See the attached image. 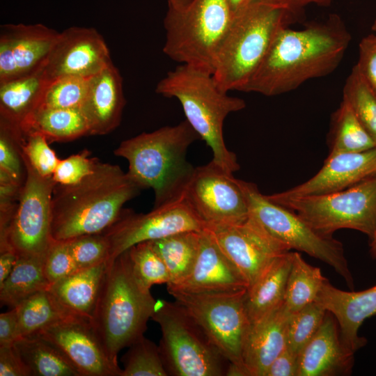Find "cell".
<instances>
[{
	"instance_id": "816d5d0a",
	"label": "cell",
	"mask_w": 376,
	"mask_h": 376,
	"mask_svg": "<svg viewBox=\"0 0 376 376\" xmlns=\"http://www.w3.org/2000/svg\"><path fill=\"white\" fill-rule=\"evenodd\" d=\"M228 4L234 15L237 14L244 10L249 5L253 3L256 0H226Z\"/></svg>"
},
{
	"instance_id": "7402d4cb",
	"label": "cell",
	"mask_w": 376,
	"mask_h": 376,
	"mask_svg": "<svg viewBox=\"0 0 376 376\" xmlns=\"http://www.w3.org/2000/svg\"><path fill=\"white\" fill-rule=\"evenodd\" d=\"M315 301L336 319L344 344L355 352L367 340L359 336L364 320L376 314V285L361 291H344L332 285L328 279L323 283Z\"/></svg>"
},
{
	"instance_id": "3957f363",
	"label": "cell",
	"mask_w": 376,
	"mask_h": 376,
	"mask_svg": "<svg viewBox=\"0 0 376 376\" xmlns=\"http://www.w3.org/2000/svg\"><path fill=\"white\" fill-rule=\"evenodd\" d=\"M198 139L199 135L185 120L127 139L113 153L127 160V173L141 189H152L157 207L184 193L195 169L187 160V152Z\"/></svg>"
},
{
	"instance_id": "f546056e",
	"label": "cell",
	"mask_w": 376,
	"mask_h": 376,
	"mask_svg": "<svg viewBox=\"0 0 376 376\" xmlns=\"http://www.w3.org/2000/svg\"><path fill=\"white\" fill-rule=\"evenodd\" d=\"M44 258L18 257L13 271L0 285L1 305L15 308L35 293L50 288L44 271Z\"/></svg>"
},
{
	"instance_id": "7dc6e473",
	"label": "cell",
	"mask_w": 376,
	"mask_h": 376,
	"mask_svg": "<svg viewBox=\"0 0 376 376\" xmlns=\"http://www.w3.org/2000/svg\"><path fill=\"white\" fill-rule=\"evenodd\" d=\"M298 356L287 347L275 358L265 376H297Z\"/></svg>"
},
{
	"instance_id": "d4e9b609",
	"label": "cell",
	"mask_w": 376,
	"mask_h": 376,
	"mask_svg": "<svg viewBox=\"0 0 376 376\" xmlns=\"http://www.w3.org/2000/svg\"><path fill=\"white\" fill-rule=\"evenodd\" d=\"M108 262L80 269L52 284L49 290L58 301L73 314L91 320Z\"/></svg>"
},
{
	"instance_id": "11a10c76",
	"label": "cell",
	"mask_w": 376,
	"mask_h": 376,
	"mask_svg": "<svg viewBox=\"0 0 376 376\" xmlns=\"http://www.w3.org/2000/svg\"><path fill=\"white\" fill-rule=\"evenodd\" d=\"M372 29H373L375 32H376V17H375V20H374V22H373V25H372Z\"/></svg>"
},
{
	"instance_id": "277c9868",
	"label": "cell",
	"mask_w": 376,
	"mask_h": 376,
	"mask_svg": "<svg viewBox=\"0 0 376 376\" xmlns=\"http://www.w3.org/2000/svg\"><path fill=\"white\" fill-rule=\"evenodd\" d=\"M155 91L180 102L187 121L212 150L214 163L233 174L240 169L236 155L225 143L223 126L228 114L245 108L244 100L222 91L212 72L187 64L169 71Z\"/></svg>"
},
{
	"instance_id": "4316f807",
	"label": "cell",
	"mask_w": 376,
	"mask_h": 376,
	"mask_svg": "<svg viewBox=\"0 0 376 376\" xmlns=\"http://www.w3.org/2000/svg\"><path fill=\"white\" fill-rule=\"evenodd\" d=\"M292 252L278 258L246 291L245 309L251 323L255 322L283 303Z\"/></svg>"
},
{
	"instance_id": "9a60e30c",
	"label": "cell",
	"mask_w": 376,
	"mask_h": 376,
	"mask_svg": "<svg viewBox=\"0 0 376 376\" xmlns=\"http://www.w3.org/2000/svg\"><path fill=\"white\" fill-rule=\"evenodd\" d=\"M207 229L243 276L248 288L276 258L290 251L250 217L241 224Z\"/></svg>"
},
{
	"instance_id": "2e32d148",
	"label": "cell",
	"mask_w": 376,
	"mask_h": 376,
	"mask_svg": "<svg viewBox=\"0 0 376 376\" xmlns=\"http://www.w3.org/2000/svg\"><path fill=\"white\" fill-rule=\"evenodd\" d=\"M111 63L108 46L96 29L71 26L59 32L43 71L48 81L63 76L91 77Z\"/></svg>"
},
{
	"instance_id": "f1b7e54d",
	"label": "cell",
	"mask_w": 376,
	"mask_h": 376,
	"mask_svg": "<svg viewBox=\"0 0 376 376\" xmlns=\"http://www.w3.org/2000/svg\"><path fill=\"white\" fill-rule=\"evenodd\" d=\"M14 346L31 376H82L59 348L38 334L19 338Z\"/></svg>"
},
{
	"instance_id": "ee69618b",
	"label": "cell",
	"mask_w": 376,
	"mask_h": 376,
	"mask_svg": "<svg viewBox=\"0 0 376 376\" xmlns=\"http://www.w3.org/2000/svg\"><path fill=\"white\" fill-rule=\"evenodd\" d=\"M89 156L90 152L84 150L78 154L60 159L52 175L56 184L74 185L92 173L98 160Z\"/></svg>"
},
{
	"instance_id": "44dd1931",
	"label": "cell",
	"mask_w": 376,
	"mask_h": 376,
	"mask_svg": "<svg viewBox=\"0 0 376 376\" xmlns=\"http://www.w3.org/2000/svg\"><path fill=\"white\" fill-rule=\"evenodd\" d=\"M354 354L343 342L336 319L327 311L321 326L298 355L297 376L350 375Z\"/></svg>"
},
{
	"instance_id": "e575fe53",
	"label": "cell",
	"mask_w": 376,
	"mask_h": 376,
	"mask_svg": "<svg viewBox=\"0 0 376 376\" xmlns=\"http://www.w3.org/2000/svg\"><path fill=\"white\" fill-rule=\"evenodd\" d=\"M343 100L376 143V95L355 65L347 77Z\"/></svg>"
},
{
	"instance_id": "9c48e42d",
	"label": "cell",
	"mask_w": 376,
	"mask_h": 376,
	"mask_svg": "<svg viewBox=\"0 0 376 376\" xmlns=\"http://www.w3.org/2000/svg\"><path fill=\"white\" fill-rule=\"evenodd\" d=\"M249 217L288 249L302 251L331 266L354 289V281L342 243L315 230L293 211L274 203L255 183L239 180Z\"/></svg>"
},
{
	"instance_id": "30bf717a",
	"label": "cell",
	"mask_w": 376,
	"mask_h": 376,
	"mask_svg": "<svg viewBox=\"0 0 376 376\" xmlns=\"http://www.w3.org/2000/svg\"><path fill=\"white\" fill-rule=\"evenodd\" d=\"M272 201L297 214L315 230L327 235L353 229L370 239L376 231V173L345 189L319 196L279 198Z\"/></svg>"
},
{
	"instance_id": "60d3db41",
	"label": "cell",
	"mask_w": 376,
	"mask_h": 376,
	"mask_svg": "<svg viewBox=\"0 0 376 376\" xmlns=\"http://www.w3.org/2000/svg\"><path fill=\"white\" fill-rule=\"evenodd\" d=\"M23 157L43 177H52L60 160L47 139L38 133H23L20 140Z\"/></svg>"
},
{
	"instance_id": "52a82bcc",
	"label": "cell",
	"mask_w": 376,
	"mask_h": 376,
	"mask_svg": "<svg viewBox=\"0 0 376 376\" xmlns=\"http://www.w3.org/2000/svg\"><path fill=\"white\" fill-rule=\"evenodd\" d=\"M226 0H192L169 7L164 53L171 59L213 72L220 46L234 19Z\"/></svg>"
},
{
	"instance_id": "4dcf8cb0",
	"label": "cell",
	"mask_w": 376,
	"mask_h": 376,
	"mask_svg": "<svg viewBox=\"0 0 376 376\" xmlns=\"http://www.w3.org/2000/svg\"><path fill=\"white\" fill-rule=\"evenodd\" d=\"M15 308L19 338L36 334L58 322L79 317L63 306L49 288L35 293Z\"/></svg>"
},
{
	"instance_id": "f35d334b",
	"label": "cell",
	"mask_w": 376,
	"mask_h": 376,
	"mask_svg": "<svg viewBox=\"0 0 376 376\" xmlns=\"http://www.w3.org/2000/svg\"><path fill=\"white\" fill-rule=\"evenodd\" d=\"M134 274L146 288L156 284H168L170 276L162 258L151 241L137 244L127 250Z\"/></svg>"
},
{
	"instance_id": "603a6c76",
	"label": "cell",
	"mask_w": 376,
	"mask_h": 376,
	"mask_svg": "<svg viewBox=\"0 0 376 376\" xmlns=\"http://www.w3.org/2000/svg\"><path fill=\"white\" fill-rule=\"evenodd\" d=\"M125 99L123 79L111 63L90 77L88 92L80 110L86 118L89 135H104L120 123Z\"/></svg>"
},
{
	"instance_id": "484cf974",
	"label": "cell",
	"mask_w": 376,
	"mask_h": 376,
	"mask_svg": "<svg viewBox=\"0 0 376 376\" xmlns=\"http://www.w3.org/2000/svg\"><path fill=\"white\" fill-rule=\"evenodd\" d=\"M48 81L42 68L0 83V119L21 127L39 107Z\"/></svg>"
},
{
	"instance_id": "7bdbcfd3",
	"label": "cell",
	"mask_w": 376,
	"mask_h": 376,
	"mask_svg": "<svg viewBox=\"0 0 376 376\" xmlns=\"http://www.w3.org/2000/svg\"><path fill=\"white\" fill-rule=\"evenodd\" d=\"M79 269L67 242L52 240L44 258V271L50 285Z\"/></svg>"
},
{
	"instance_id": "5bb4252c",
	"label": "cell",
	"mask_w": 376,
	"mask_h": 376,
	"mask_svg": "<svg viewBox=\"0 0 376 376\" xmlns=\"http://www.w3.org/2000/svg\"><path fill=\"white\" fill-rule=\"evenodd\" d=\"M185 196L207 228L241 224L249 217L239 179L212 160L195 167Z\"/></svg>"
},
{
	"instance_id": "5b68a950",
	"label": "cell",
	"mask_w": 376,
	"mask_h": 376,
	"mask_svg": "<svg viewBox=\"0 0 376 376\" xmlns=\"http://www.w3.org/2000/svg\"><path fill=\"white\" fill-rule=\"evenodd\" d=\"M156 301L135 276L127 251L108 263L90 322L111 361L118 364V352L143 336Z\"/></svg>"
},
{
	"instance_id": "b9f144b4",
	"label": "cell",
	"mask_w": 376,
	"mask_h": 376,
	"mask_svg": "<svg viewBox=\"0 0 376 376\" xmlns=\"http://www.w3.org/2000/svg\"><path fill=\"white\" fill-rule=\"evenodd\" d=\"M65 242L79 269L108 262L109 244L103 233L84 235Z\"/></svg>"
},
{
	"instance_id": "7a4b0ae2",
	"label": "cell",
	"mask_w": 376,
	"mask_h": 376,
	"mask_svg": "<svg viewBox=\"0 0 376 376\" xmlns=\"http://www.w3.org/2000/svg\"><path fill=\"white\" fill-rule=\"evenodd\" d=\"M141 190L119 166L99 161L79 182L56 184L51 203L52 240L65 242L104 232Z\"/></svg>"
},
{
	"instance_id": "1f68e13d",
	"label": "cell",
	"mask_w": 376,
	"mask_h": 376,
	"mask_svg": "<svg viewBox=\"0 0 376 376\" xmlns=\"http://www.w3.org/2000/svg\"><path fill=\"white\" fill-rule=\"evenodd\" d=\"M202 231H185L151 241L169 271L170 282L166 285L178 283L191 272L198 253Z\"/></svg>"
},
{
	"instance_id": "4fadbf2b",
	"label": "cell",
	"mask_w": 376,
	"mask_h": 376,
	"mask_svg": "<svg viewBox=\"0 0 376 376\" xmlns=\"http://www.w3.org/2000/svg\"><path fill=\"white\" fill-rule=\"evenodd\" d=\"M206 228L188 203L185 191L180 197L153 207L148 213L123 209L117 221L102 232L109 244L108 263L137 244Z\"/></svg>"
},
{
	"instance_id": "ba28073f",
	"label": "cell",
	"mask_w": 376,
	"mask_h": 376,
	"mask_svg": "<svg viewBox=\"0 0 376 376\" xmlns=\"http://www.w3.org/2000/svg\"><path fill=\"white\" fill-rule=\"evenodd\" d=\"M151 319L161 328L159 348L169 375H226L229 362L180 304L157 300Z\"/></svg>"
},
{
	"instance_id": "f907efd6",
	"label": "cell",
	"mask_w": 376,
	"mask_h": 376,
	"mask_svg": "<svg viewBox=\"0 0 376 376\" xmlns=\"http://www.w3.org/2000/svg\"><path fill=\"white\" fill-rule=\"evenodd\" d=\"M18 257L15 253L10 250L0 251V285L13 271Z\"/></svg>"
},
{
	"instance_id": "ac0fdd59",
	"label": "cell",
	"mask_w": 376,
	"mask_h": 376,
	"mask_svg": "<svg viewBox=\"0 0 376 376\" xmlns=\"http://www.w3.org/2000/svg\"><path fill=\"white\" fill-rule=\"evenodd\" d=\"M59 348L82 376H120L122 369L106 354L90 320L80 317L64 320L36 334Z\"/></svg>"
},
{
	"instance_id": "d6986e66",
	"label": "cell",
	"mask_w": 376,
	"mask_h": 376,
	"mask_svg": "<svg viewBox=\"0 0 376 376\" xmlns=\"http://www.w3.org/2000/svg\"><path fill=\"white\" fill-rule=\"evenodd\" d=\"M166 286L167 290L193 293L231 292L248 288L207 228L201 232L198 253L189 274L178 283Z\"/></svg>"
},
{
	"instance_id": "f6af8a7d",
	"label": "cell",
	"mask_w": 376,
	"mask_h": 376,
	"mask_svg": "<svg viewBox=\"0 0 376 376\" xmlns=\"http://www.w3.org/2000/svg\"><path fill=\"white\" fill-rule=\"evenodd\" d=\"M359 60L356 65L376 95V34L363 37L359 42Z\"/></svg>"
},
{
	"instance_id": "8992f818",
	"label": "cell",
	"mask_w": 376,
	"mask_h": 376,
	"mask_svg": "<svg viewBox=\"0 0 376 376\" xmlns=\"http://www.w3.org/2000/svg\"><path fill=\"white\" fill-rule=\"evenodd\" d=\"M290 22L284 10L258 1L237 14L215 59L212 75L218 86L242 91Z\"/></svg>"
},
{
	"instance_id": "d6a6232c",
	"label": "cell",
	"mask_w": 376,
	"mask_h": 376,
	"mask_svg": "<svg viewBox=\"0 0 376 376\" xmlns=\"http://www.w3.org/2000/svg\"><path fill=\"white\" fill-rule=\"evenodd\" d=\"M329 154L361 152L376 148V143L343 100L334 111L329 134Z\"/></svg>"
},
{
	"instance_id": "6da1fadb",
	"label": "cell",
	"mask_w": 376,
	"mask_h": 376,
	"mask_svg": "<svg viewBox=\"0 0 376 376\" xmlns=\"http://www.w3.org/2000/svg\"><path fill=\"white\" fill-rule=\"evenodd\" d=\"M351 40L350 31L336 14L302 29L285 26L242 91L274 96L293 91L309 79L328 75L340 65Z\"/></svg>"
},
{
	"instance_id": "836d02e7",
	"label": "cell",
	"mask_w": 376,
	"mask_h": 376,
	"mask_svg": "<svg viewBox=\"0 0 376 376\" xmlns=\"http://www.w3.org/2000/svg\"><path fill=\"white\" fill-rule=\"evenodd\" d=\"M327 279L320 268L306 263L298 252H292L283 299L288 311L293 313L315 301Z\"/></svg>"
},
{
	"instance_id": "681fc988",
	"label": "cell",
	"mask_w": 376,
	"mask_h": 376,
	"mask_svg": "<svg viewBox=\"0 0 376 376\" xmlns=\"http://www.w3.org/2000/svg\"><path fill=\"white\" fill-rule=\"evenodd\" d=\"M19 338L16 308L0 315V346L13 345Z\"/></svg>"
},
{
	"instance_id": "74e56055",
	"label": "cell",
	"mask_w": 376,
	"mask_h": 376,
	"mask_svg": "<svg viewBox=\"0 0 376 376\" xmlns=\"http://www.w3.org/2000/svg\"><path fill=\"white\" fill-rule=\"evenodd\" d=\"M326 313L323 306L313 301L291 313L287 324L286 347L298 356L321 326Z\"/></svg>"
},
{
	"instance_id": "7c38bea8",
	"label": "cell",
	"mask_w": 376,
	"mask_h": 376,
	"mask_svg": "<svg viewBox=\"0 0 376 376\" xmlns=\"http://www.w3.org/2000/svg\"><path fill=\"white\" fill-rule=\"evenodd\" d=\"M22 157L26 178L13 217L0 234V251L10 250L18 256L45 257L52 242L51 203L56 182L52 177L40 175Z\"/></svg>"
},
{
	"instance_id": "cb8c5ba5",
	"label": "cell",
	"mask_w": 376,
	"mask_h": 376,
	"mask_svg": "<svg viewBox=\"0 0 376 376\" xmlns=\"http://www.w3.org/2000/svg\"><path fill=\"white\" fill-rule=\"evenodd\" d=\"M290 314L283 303L250 324L242 352L249 376H265L270 364L286 347V329Z\"/></svg>"
},
{
	"instance_id": "db71d44e",
	"label": "cell",
	"mask_w": 376,
	"mask_h": 376,
	"mask_svg": "<svg viewBox=\"0 0 376 376\" xmlns=\"http://www.w3.org/2000/svg\"><path fill=\"white\" fill-rule=\"evenodd\" d=\"M370 253L372 256L376 259V231L370 238Z\"/></svg>"
},
{
	"instance_id": "e0dca14e",
	"label": "cell",
	"mask_w": 376,
	"mask_h": 376,
	"mask_svg": "<svg viewBox=\"0 0 376 376\" xmlns=\"http://www.w3.org/2000/svg\"><path fill=\"white\" fill-rule=\"evenodd\" d=\"M58 34L42 24L1 25L0 83L43 68Z\"/></svg>"
},
{
	"instance_id": "8d00e7d4",
	"label": "cell",
	"mask_w": 376,
	"mask_h": 376,
	"mask_svg": "<svg viewBox=\"0 0 376 376\" xmlns=\"http://www.w3.org/2000/svg\"><path fill=\"white\" fill-rule=\"evenodd\" d=\"M89 79L63 76L49 81L39 107L80 109L88 92Z\"/></svg>"
},
{
	"instance_id": "ffe728a7",
	"label": "cell",
	"mask_w": 376,
	"mask_h": 376,
	"mask_svg": "<svg viewBox=\"0 0 376 376\" xmlns=\"http://www.w3.org/2000/svg\"><path fill=\"white\" fill-rule=\"evenodd\" d=\"M376 173V148L361 152L328 155L322 169L307 181L283 192L279 198L319 196L350 187Z\"/></svg>"
},
{
	"instance_id": "83f0119b",
	"label": "cell",
	"mask_w": 376,
	"mask_h": 376,
	"mask_svg": "<svg viewBox=\"0 0 376 376\" xmlns=\"http://www.w3.org/2000/svg\"><path fill=\"white\" fill-rule=\"evenodd\" d=\"M24 134L38 133L49 143L66 142L89 135L80 109L38 108L21 125Z\"/></svg>"
},
{
	"instance_id": "c3c4849f",
	"label": "cell",
	"mask_w": 376,
	"mask_h": 376,
	"mask_svg": "<svg viewBox=\"0 0 376 376\" xmlns=\"http://www.w3.org/2000/svg\"><path fill=\"white\" fill-rule=\"evenodd\" d=\"M274 8L284 10L291 22L301 14V10L308 5L329 6L332 0H256Z\"/></svg>"
},
{
	"instance_id": "bcb514c9",
	"label": "cell",
	"mask_w": 376,
	"mask_h": 376,
	"mask_svg": "<svg viewBox=\"0 0 376 376\" xmlns=\"http://www.w3.org/2000/svg\"><path fill=\"white\" fill-rule=\"evenodd\" d=\"M1 376H31L14 344L0 346Z\"/></svg>"
},
{
	"instance_id": "ab89813d",
	"label": "cell",
	"mask_w": 376,
	"mask_h": 376,
	"mask_svg": "<svg viewBox=\"0 0 376 376\" xmlns=\"http://www.w3.org/2000/svg\"><path fill=\"white\" fill-rule=\"evenodd\" d=\"M22 134L19 126L0 119V172L20 186L26 173L20 148Z\"/></svg>"
},
{
	"instance_id": "8fae6325",
	"label": "cell",
	"mask_w": 376,
	"mask_h": 376,
	"mask_svg": "<svg viewBox=\"0 0 376 376\" xmlns=\"http://www.w3.org/2000/svg\"><path fill=\"white\" fill-rule=\"evenodd\" d=\"M246 291L193 293L168 290L224 357L249 376L242 359L243 347L251 324L244 306Z\"/></svg>"
},
{
	"instance_id": "d590c367",
	"label": "cell",
	"mask_w": 376,
	"mask_h": 376,
	"mask_svg": "<svg viewBox=\"0 0 376 376\" xmlns=\"http://www.w3.org/2000/svg\"><path fill=\"white\" fill-rule=\"evenodd\" d=\"M122 358L120 376H167L159 345L142 336L129 347Z\"/></svg>"
},
{
	"instance_id": "f5cc1de1",
	"label": "cell",
	"mask_w": 376,
	"mask_h": 376,
	"mask_svg": "<svg viewBox=\"0 0 376 376\" xmlns=\"http://www.w3.org/2000/svg\"><path fill=\"white\" fill-rule=\"evenodd\" d=\"M192 0H169V7L182 9L187 6Z\"/></svg>"
}]
</instances>
